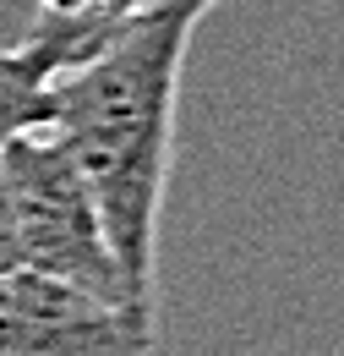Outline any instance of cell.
<instances>
[{
	"label": "cell",
	"instance_id": "cell-1",
	"mask_svg": "<svg viewBox=\"0 0 344 356\" xmlns=\"http://www.w3.org/2000/svg\"><path fill=\"white\" fill-rule=\"evenodd\" d=\"M218 0H142L83 60L49 77V132L87 181L137 312L159 318V220L175 159V104L197 22Z\"/></svg>",
	"mask_w": 344,
	"mask_h": 356
},
{
	"label": "cell",
	"instance_id": "cell-2",
	"mask_svg": "<svg viewBox=\"0 0 344 356\" xmlns=\"http://www.w3.org/2000/svg\"><path fill=\"white\" fill-rule=\"evenodd\" d=\"M0 181H6V209H11L17 268H33V274L66 280L77 291H93L115 307H131L104 220H98V203H93L87 181L77 176L71 154L60 148V137L39 127V132L0 143Z\"/></svg>",
	"mask_w": 344,
	"mask_h": 356
},
{
	"label": "cell",
	"instance_id": "cell-3",
	"mask_svg": "<svg viewBox=\"0 0 344 356\" xmlns=\"http://www.w3.org/2000/svg\"><path fill=\"white\" fill-rule=\"evenodd\" d=\"M159 318L33 268H0V356H153Z\"/></svg>",
	"mask_w": 344,
	"mask_h": 356
},
{
	"label": "cell",
	"instance_id": "cell-4",
	"mask_svg": "<svg viewBox=\"0 0 344 356\" xmlns=\"http://www.w3.org/2000/svg\"><path fill=\"white\" fill-rule=\"evenodd\" d=\"M49 77L55 66L28 39L0 44V143L49 127Z\"/></svg>",
	"mask_w": 344,
	"mask_h": 356
},
{
	"label": "cell",
	"instance_id": "cell-5",
	"mask_svg": "<svg viewBox=\"0 0 344 356\" xmlns=\"http://www.w3.org/2000/svg\"><path fill=\"white\" fill-rule=\"evenodd\" d=\"M0 268H17V241H11V209H6V181H0Z\"/></svg>",
	"mask_w": 344,
	"mask_h": 356
}]
</instances>
